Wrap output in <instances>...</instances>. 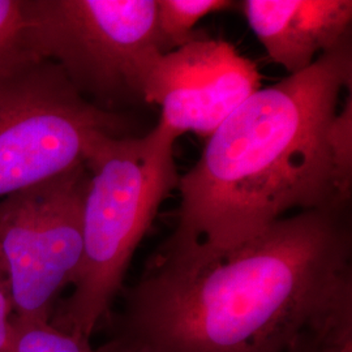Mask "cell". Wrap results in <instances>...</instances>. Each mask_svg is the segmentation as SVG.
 <instances>
[{
  "instance_id": "1",
  "label": "cell",
  "mask_w": 352,
  "mask_h": 352,
  "mask_svg": "<svg viewBox=\"0 0 352 352\" xmlns=\"http://www.w3.org/2000/svg\"><path fill=\"white\" fill-rule=\"evenodd\" d=\"M347 294L350 206L291 214L227 248L170 235L109 321L151 352H289Z\"/></svg>"
},
{
  "instance_id": "2",
  "label": "cell",
  "mask_w": 352,
  "mask_h": 352,
  "mask_svg": "<svg viewBox=\"0 0 352 352\" xmlns=\"http://www.w3.org/2000/svg\"><path fill=\"white\" fill-rule=\"evenodd\" d=\"M351 88L349 37L305 71L254 91L180 176L171 236L227 248L291 214L350 206L331 126Z\"/></svg>"
},
{
  "instance_id": "3",
  "label": "cell",
  "mask_w": 352,
  "mask_h": 352,
  "mask_svg": "<svg viewBox=\"0 0 352 352\" xmlns=\"http://www.w3.org/2000/svg\"><path fill=\"white\" fill-rule=\"evenodd\" d=\"M176 140L157 123L141 138L106 141L89 161L81 261L72 292L59 302L52 325L90 340L110 318L135 252L177 189Z\"/></svg>"
},
{
  "instance_id": "4",
  "label": "cell",
  "mask_w": 352,
  "mask_h": 352,
  "mask_svg": "<svg viewBox=\"0 0 352 352\" xmlns=\"http://www.w3.org/2000/svg\"><path fill=\"white\" fill-rule=\"evenodd\" d=\"M126 129V118L89 101L50 60L0 72V200L88 166Z\"/></svg>"
},
{
  "instance_id": "5",
  "label": "cell",
  "mask_w": 352,
  "mask_h": 352,
  "mask_svg": "<svg viewBox=\"0 0 352 352\" xmlns=\"http://www.w3.org/2000/svg\"><path fill=\"white\" fill-rule=\"evenodd\" d=\"M32 21L38 56L110 111L139 100L144 64L166 51L155 0H32Z\"/></svg>"
},
{
  "instance_id": "6",
  "label": "cell",
  "mask_w": 352,
  "mask_h": 352,
  "mask_svg": "<svg viewBox=\"0 0 352 352\" xmlns=\"http://www.w3.org/2000/svg\"><path fill=\"white\" fill-rule=\"evenodd\" d=\"M88 166L0 200V269L14 318L51 321L82 253Z\"/></svg>"
},
{
  "instance_id": "7",
  "label": "cell",
  "mask_w": 352,
  "mask_h": 352,
  "mask_svg": "<svg viewBox=\"0 0 352 352\" xmlns=\"http://www.w3.org/2000/svg\"><path fill=\"white\" fill-rule=\"evenodd\" d=\"M256 63L225 39L197 37L155 52L139 78V100L161 107L160 124L180 138H209L261 88Z\"/></svg>"
},
{
  "instance_id": "8",
  "label": "cell",
  "mask_w": 352,
  "mask_h": 352,
  "mask_svg": "<svg viewBox=\"0 0 352 352\" xmlns=\"http://www.w3.org/2000/svg\"><path fill=\"white\" fill-rule=\"evenodd\" d=\"M240 6L269 59L289 75L351 37V0H245Z\"/></svg>"
},
{
  "instance_id": "9",
  "label": "cell",
  "mask_w": 352,
  "mask_h": 352,
  "mask_svg": "<svg viewBox=\"0 0 352 352\" xmlns=\"http://www.w3.org/2000/svg\"><path fill=\"white\" fill-rule=\"evenodd\" d=\"M157 26L166 51L186 45L199 34L195 32L202 19L212 13L231 10L230 0H155Z\"/></svg>"
},
{
  "instance_id": "10",
  "label": "cell",
  "mask_w": 352,
  "mask_h": 352,
  "mask_svg": "<svg viewBox=\"0 0 352 352\" xmlns=\"http://www.w3.org/2000/svg\"><path fill=\"white\" fill-rule=\"evenodd\" d=\"M38 56L32 21V0H0V72Z\"/></svg>"
},
{
  "instance_id": "11",
  "label": "cell",
  "mask_w": 352,
  "mask_h": 352,
  "mask_svg": "<svg viewBox=\"0 0 352 352\" xmlns=\"http://www.w3.org/2000/svg\"><path fill=\"white\" fill-rule=\"evenodd\" d=\"M8 352H96L90 340L62 330L51 321L14 318Z\"/></svg>"
},
{
  "instance_id": "12",
  "label": "cell",
  "mask_w": 352,
  "mask_h": 352,
  "mask_svg": "<svg viewBox=\"0 0 352 352\" xmlns=\"http://www.w3.org/2000/svg\"><path fill=\"white\" fill-rule=\"evenodd\" d=\"M14 311L6 277L0 269V352H8L12 338Z\"/></svg>"
},
{
  "instance_id": "13",
  "label": "cell",
  "mask_w": 352,
  "mask_h": 352,
  "mask_svg": "<svg viewBox=\"0 0 352 352\" xmlns=\"http://www.w3.org/2000/svg\"><path fill=\"white\" fill-rule=\"evenodd\" d=\"M96 352H151L138 340L111 329V336Z\"/></svg>"
}]
</instances>
